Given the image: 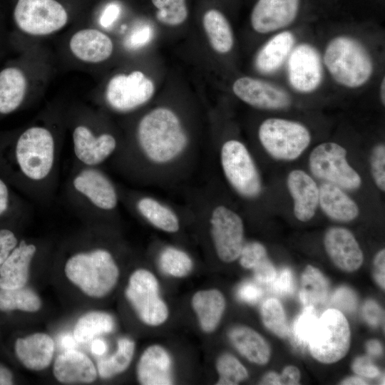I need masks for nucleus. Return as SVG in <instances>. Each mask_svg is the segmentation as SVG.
<instances>
[{
	"label": "nucleus",
	"mask_w": 385,
	"mask_h": 385,
	"mask_svg": "<svg viewBox=\"0 0 385 385\" xmlns=\"http://www.w3.org/2000/svg\"><path fill=\"white\" fill-rule=\"evenodd\" d=\"M72 54L88 63H98L107 60L113 51L111 38L103 32L91 28L74 33L69 41Z\"/></svg>",
	"instance_id": "a211bd4d"
},
{
	"label": "nucleus",
	"mask_w": 385,
	"mask_h": 385,
	"mask_svg": "<svg viewBox=\"0 0 385 385\" xmlns=\"http://www.w3.org/2000/svg\"><path fill=\"white\" fill-rule=\"evenodd\" d=\"M14 18L22 32L43 36L63 29L68 23V15L56 0H18Z\"/></svg>",
	"instance_id": "1a4fd4ad"
},
{
	"label": "nucleus",
	"mask_w": 385,
	"mask_h": 385,
	"mask_svg": "<svg viewBox=\"0 0 385 385\" xmlns=\"http://www.w3.org/2000/svg\"><path fill=\"white\" fill-rule=\"evenodd\" d=\"M64 271L67 278L82 292L96 298L108 294L119 277L112 255L103 249L73 255L67 260Z\"/></svg>",
	"instance_id": "7ed1b4c3"
},
{
	"label": "nucleus",
	"mask_w": 385,
	"mask_h": 385,
	"mask_svg": "<svg viewBox=\"0 0 385 385\" xmlns=\"http://www.w3.org/2000/svg\"><path fill=\"white\" fill-rule=\"evenodd\" d=\"M220 161L227 180L239 195L255 198L261 193L260 173L242 143L237 140L226 141L221 148Z\"/></svg>",
	"instance_id": "0eeeda50"
},
{
	"label": "nucleus",
	"mask_w": 385,
	"mask_h": 385,
	"mask_svg": "<svg viewBox=\"0 0 385 385\" xmlns=\"http://www.w3.org/2000/svg\"><path fill=\"white\" fill-rule=\"evenodd\" d=\"M287 75L292 87L301 93H310L320 85L323 69L321 56L310 44L293 48L288 56Z\"/></svg>",
	"instance_id": "ddd939ff"
},
{
	"label": "nucleus",
	"mask_w": 385,
	"mask_h": 385,
	"mask_svg": "<svg viewBox=\"0 0 385 385\" xmlns=\"http://www.w3.org/2000/svg\"><path fill=\"white\" fill-rule=\"evenodd\" d=\"M15 352L21 363L28 369L41 371L47 368L53 359L54 343L45 333H35L15 342Z\"/></svg>",
	"instance_id": "5701e85b"
},
{
	"label": "nucleus",
	"mask_w": 385,
	"mask_h": 385,
	"mask_svg": "<svg viewBox=\"0 0 385 385\" xmlns=\"http://www.w3.org/2000/svg\"><path fill=\"white\" fill-rule=\"evenodd\" d=\"M347 319L337 309H328L320 317L309 337L312 356L323 364H333L347 354L350 346Z\"/></svg>",
	"instance_id": "20e7f679"
},
{
	"label": "nucleus",
	"mask_w": 385,
	"mask_h": 385,
	"mask_svg": "<svg viewBox=\"0 0 385 385\" xmlns=\"http://www.w3.org/2000/svg\"><path fill=\"white\" fill-rule=\"evenodd\" d=\"M9 191L7 185L0 178V216L4 215L9 207Z\"/></svg>",
	"instance_id": "6e6d98bb"
},
{
	"label": "nucleus",
	"mask_w": 385,
	"mask_h": 385,
	"mask_svg": "<svg viewBox=\"0 0 385 385\" xmlns=\"http://www.w3.org/2000/svg\"><path fill=\"white\" fill-rule=\"evenodd\" d=\"M385 250H381L374 257L373 275L376 282L383 289L385 287Z\"/></svg>",
	"instance_id": "3c124183"
},
{
	"label": "nucleus",
	"mask_w": 385,
	"mask_h": 385,
	"mask_svg": "<svg viewBox=\"0 0 385 385\" xmlns=\"http://www.w3.org/2000/svg\"><path fill=\"white\" fill-rule=\"evenodd\" d=\"M191 304L202 331L214 332L225 309L226 302L222 293L216 289L197 291L192 296Z\"/></svg>",
	"instance_id": "393cba45"
},
{
	"label": "nucleus",
	"mask_w": 385,
	"mask_h": 385,
	"mask_svg": "<svg viewBox=\"0 0 385 385\" xmlns=\"http://www.w3.org/2000/svg\"><path fill=\"white\" fill-rule=\"evenodd\" d=\"M17 245L18 240L11 230L0 229V268Z\"/></svg>",
	"instance_id": "a18cd8bd"
},
{
	"label": "nucleus",
	"mask_w": 385,
	"mask_h": 385,
	"mask_svg": "<svg viewBox=\"0 0 385 385\" xmlns=\"http://www.w3.org/2000/svg\"><path fill=\"white\" fill-rule=\"evenodd\" d=\"M210 224L218 258L226 263L238 259L245 244L244 225L240 215L224 205H218L211 212Z\"/></svg>",
	"instance_id": "f8f14e48"
},
{
	"label": "nucleus",
	"mask_w": 385,
	"mask_h": 385,
	"mask_svg": "<svg viewBox=\"0 0 385 385\" xmlns=\"http://www.w3.org/2000/svg\"><path fill=\"white\" fill-rule=\"evenodd\" d=\"M329 286L324 274L316 267L308 265L301 278L299 298L306 306L323 303L329 294Z\"/></svg>",
	"instance_id": "2f4dec72"
},
{
	"label": "nucleus",
	"mask_w": 385,
	"mask_h": 385,
	"mask_svg": "<svg viewBox=\"0 0 385 385\" xmlns=\"http://www.w3.org/2000/svg\"><path fill=\"white\" fill-rule=\"evenodd\" d=\"M73 142L76 156L88 165L102 163L116 148V140L112 135L103 133L96 136L89 128L83 125L75 128Z\"/></svg>",
	"instance_id": "f3484780"
},
{
	"label": "nucleus",
	"mask_w": 385,
	"mask_h": 385,
	"mask_svg": "<svg viewBox=\"0 0 385 385\" xmlns=\"http://www.w3.org/2000/svg\"><path fill=\"white\" fill-rule=\"evenodd\" d=\"M334 304L345 310H352L356 305V297L349 288H339L333 296Z\"/></svg>",
	"instance_id": "8fccbe9b"
},
{
	"label": "nucleus",
	"mask_w": 385,
	"mask_h": 385,
	"mask_svg": "<svg viewBox=\"0 0 385 385\" xmlns=\"http://www.w3.org/2000/svg\"><path fill=\"white\" fill-rule=\"evenodd\" d=\"M287 183L294 200V213L296 218L302 222L311 220L319 205V188L317 183L301 170L291 171Z\"/></svg>",
	"instance_id": "412c9836"
},
{
	"label": "nucleus",
	"mask_w": 385,
	"mask_h": 385,
	"mask_svg": "<svg viewBox=\"0 0 385 385\" xmlns=\"http://www.w3.org/2000/svg\"><path fill=\"white\" fill-rule=\"evenodd\" d=\"M326 252L340 270L352 272L360 268L364 262L363 252L353 234L346 228H329L324 237Z\"/></svg>",
	"instance_id": "dca6fc26"
},
{
	"label": "nucleus",
	"mask_w": 385,
	"mask_h": 385,
	"mask_svg": "<svg viewBox=\"0 0 385 385\" xmlns=\"http://www.w3.org/2000/svg\"><path fill=\"white\" fill-rule=\"evenodd\" d=\"M341 384H345V385H364L367 384V383L361 377L357 376H351L344 379L342 381Z\"/></svg>",
	"instance_id": "e2e57ef3"
},
{
	"label": "nucleus",
	"mask_w": 385,
	"mask_h": 385,
	"mask_svg": "<svg viewBox=\"0 0 385 385\" xmlns=\"http://www.w3.org/2000/svg\"><path fill=\"white\" fill-rule=\"evenodd\" d=\"M76 341L74 337L71 334H66L61 339V345L66 350L74 349Z\"/></svg>",
	"instance_id": "680f3d73"
},
{
	"label": "nucleus",
	"mask_w": 385,
	"mask_h": 385,
	"mask_svg": "<svg viewBox=\"0 0 385 385\" xmlns=\"http://www.w3.org/2000/svg\"><path fill=\"white\" fill-rule=\"evenodd\" d=\"M137 376L143 385L172 384V360L166 349L158 344L146 348L138 363Z\"/></svg>",
	"instance_id": "aec40b11"
},
{
	"label": "nucleus",
	"mask_w": 385,
	"mask_h": 385,
	"mask_svg": "<svg viewBox=\"0 0 385 385\" xmlns=\"http://www.w3.org/2000/svg\"><path fill=\"white\" fill-rule=\"evenodd\" d=\"M319 203L323 212L337 221H351L359 213L356 203L342 188L329 183L319 188Z\"/></svg>",
	"instance_id": "cd10ccee"
},
{
	"label": "nucleus",
	"mask_w": 385,
	"mask_h": 385,
	"mask_svg": "<svg viewBox=\"0 0 385 385\" xmlns=\"http://www.w3.org/2000/svg\"><path fill=\"white\" fill-rule=\"evenodd\" d=\"M255 277L260 283H271L277 272L271 261L266 257L252 269Z\"/></svg>",
	"instance_id": "de8ad7c7"
},
{
	"label": "nucleus",
	"mask_w": 385,
	"mask_h": 385,
	"mask_svg": "<svg viewBox=\"0 0 385 385\" xmlns=\"http://www.w3.org/2000/svg\"><path fill=\"white\" fill-rule=\"evenodd\" d=\"M294 36L289 31L272 36L258 51L255 58V67L264 74L277 71L288 58L294 45Z\"/></svg>",
	"instance_id": "a878e982"
},
{
	"label": "nucleus",
	"mask_w": 385,
	"mask_h": 385,
	"mask_svg": "<svg viewBox=\"0 0 385 385\" xmlns=\"http://www.w3.org/2000/svg\"><path fill=\"white\" fill-rule=\"evenodd\" d=\"M73 185L78 192L100 209L113 210L118 204V195L113 183L101 171L82 170L74 178Z\"/></svg>",
	"instance_id": "6ab92c4d"
},
{
	"label": "nucleus",
	"mask_w": 385,
	"mask_h": 385,
	"mask_svg": "<svg viewBox=\"0 0 385 385\" xmlns=\"http://www.w3.org/2000/svg\"><path fill=\"white\" fill-rule=\"evenodd\" d=\"M125 293L145 324L159 326L167 320L168 308L160 296L158 279L150 271L138 269L133 272Z\"/></svg>",
	"instance_id": "9d476101"
},
{
	"label": "nucleus",
	"mask_w": 385,
	"mask_h": 385,
	"mask_svg": "<svg viewBox=\"0 0 385 385\" xmlns=\"http://www.w3.org/2000/svg\"><path fill=\"white\" fill-rule=\"evenodd\" d=\"M41 301L38 295L28 287L12 289L0 288V310H21L35 312L40 309Z\"/></svg>",
	"instance_id": "f704fd0d"
},
{
	"label": "nucleus",
	"mask_w": 385,
	"mask_h": 385,
	"mask_svg": "<svg viewBox=\"0 0 385 385\" xmlns=\"http://www.w3.org/2000/svg\"><path fill=\"white\" fill-rule=\"evenodd\" d=\"M36 252V246L24 240L17 245L0 268L1 289H12L26 285Z\"/></svg>",
	"instance_id": "b1692460"
},
{
	"label": "nucleus",
	"mask_w": 385,
	"mask_h": 385,
	"mask_svg": "<svg viewBox=\"0 0 385 385\" xmlns=\"http://www.w3.org/2000/svg\"><path fill=\"white\" fill-rule=\"evenodd\" d=\"M159 265L165 273L175 277L188 275L193 267L191 257L183 250L174 247H168L161 252Z\"/></svg>",
	"instance_id": "c9c22d12"
},
{
	"label": "nucleus",
	"mask_w": 385,
	"mask_h": 385,
	"mask_svg": "<svg viewBox=\"0 0 385 385\" xmlns=\"http://www.w3.org/2000/svg\"><path fill=\"white\" fill-rule=\"evenodd\" d=\"M301 7V0H257L250 14L252 29L267 34L282 29L294 22Z\"/></svg>",
	"instance_id": "2eb2a0df"
},
{
	"label": "nucleus",
	"mask_w": 385,
	"mask_h": 385,
	"mask_svg": "<svg viewBox=\"0 0 385 385\" xmlns=\"http://www.w3.org/2000/svg\"><path fill=\"white\" fill-rule=\"evenodd\" d=\"M346 155V150L337 143H321L309 155L310 170L316 178L342 189L356 190L361 185V179L347 162Z\"/></svg>",
	"instance_id": "6e6552de"
},
{
	"label": "nucleus",
	"mask_w": 385,
	"mask_h": 385,
	"mask_svg": "<svg viewBox=\"0 0 385 385\" xmlns=\"http://www.w3.org/2000/svg\"><path fill=\"white\" fill-rule=\"evenodd\" d=\"M260 384L279 385L280 384L279 374L273 371L268 372L262 377Z\"/></svg>",
	"instance_id": "052dcab7"
},
{
	"label": "nucleus",
	"mask_w": 385,
	"mask_h": 385,
	"mask_svg": "<svg viewBox=\"0 0 385 385\" xmlns=\"http://www.w3.org/2000/svg\"><path fill=\"white\" fill-rule=\"evenodd\" d=\"M53 374L63 384H88L97 378V369L92 361L76 349L66 350L56 357Z\"/></svg>",
	"instance_id": "4be33fe9"
},
{
	"label": "nucleus",
	"mask_w": 385,
	"mask_h": 385,
	"mask_svg": "<svg viewBox=\"0 0 385 385\" xmlns=\"http://www.w3.org/2000/svg\"><path fill=\"white\" fill-rule=\"evenodd\" d=\"M108 349L106 343L100 339H95L91 344V351L96 355H103Z\"/></svg>",
	"instance_id": "bf43d9fd"
},
{
	"label": "nucleus",
	"mask_w": 385,
	"mask_h": 385,
	"mask_svg": "<svg viewBox=\"0 0 385 385\" xmlns=\"http://www.w3.org/2000/svg\"><path fill=\"white\" fill-rule=\"evenodd\" d=\"M120 13V8L116 4H111L104 9L100 23L103 27L110 26L118 18Z\"/></svg>",
	"instance_id": "5fc2aeb1"
},
{
	"label": "nucleus",
	"mask_w": 385,
	"mask_h": 385,
	"mask_svg": "<svg viewBox=\"0 0 385 385\" xmlns=\"http://www.w3.org/2000/svg\"><path fill=\"white\" fill-rule=\"evenodd\" d=\"M114 327L115 321L111 314L93 311L79 318L74 328L73 337L77 342L84 343L96 335L111 332Z\"/></svg>",
	"instance_id": "473e14b6"
},
{
	"label": "nucleus",
	"mask_w": 385,
	"mask_h": 385,
	"mask_svg": "<svg viewBox=\"0 0 385 385\" xmlns=\"http://www.w3.org/2000/svg\"><path fill=\"white\" fill-rule=\"evenodd\" d=\"M203 27L212 48L220 53L229 52L234 43L233 33L225 15L217 9L207 10L202 17Z\"/></svg>",
	"instance_id": "c756f323"
},
{
	"label": "nucleus",
	"mask_w": 385,
	"mask_h": 385,
	"mask_svg": "<svg viewBox=\"0 0 385 385\" xmlns=\"http://www.w3.org/2000/svg\"><path fill=\"white\" fill-rule=\"evenodd\" d=\"M258 137L272 157L282 160L297 159L311 140L309 131L304 125L277 118L264 120L260 125Z\"/></svg>",
	"instance_id": "423d86ee"
},
{
	"label": "nucleus",
	"mask_w": 385,
	"mask_h": 385,
	"mask_svg": "<svg viewBox=\"0 0 385 385\" xmlns=\"http://www.w3.org/2000/svg\"><path fill=\"white\" fill-rule=\"evenodd\" d=\"M371 173L376 185L385 190V146L384 143L376 145L370 157Z\"/></svg>",
	"instance_id": "79ce46f5"
},
{
	"label": "nucleus",
	"mask_w": 385,
	"mask_h": 385,
	"mask_svg": "<svg viewBox=\"0 0 385 385\" xmlns=\"http://www.w3.org/2000/svg\"><path fill=\"white\" fill-rule=\"evenodd\" d=\"M154 83L140 71L118 73L108 81L105 96L107 103L118 112H129L146 103L153 96Z\"/></svg>",
	"instance_id": "9b49d317"
},
{
	"label": "nucleus",
	"mask_w": 385,
	"mask_h": 385,
	"mask_svg": "<svg viewBox=\"0 0 385 385\" xmlns=\"http://www.w3.org/2000/svg\"><path fill=\"white\" fill-rule=\"evenodd\" d=\"M232 91L241 101L259 109L282 110L289 107L292 103L290 96L282 88L252 77L237 78Z\"/></svg>",
	"instance_id": "4468645a"
},
{
	"label": "nucleus",
	"mask_w": 385,
	"mask_h": 385,
	"mask_svg": "<svg viewBox=\"0 0 385 385\" xmlns=\"http://www.w3.org/2000/svg\"><path fill=\"white\" fill-rule=\"evenodd\" d=\"M27 89L24 73L16 67H7L0 71V113L9 114L23 102Z\"/></svg>",
	"instance_id": "c85d7f7f"
},
{
	"label": "nucleus",
	"mask_w": 385,
	"mask_h": 385,
	"mask_svg": "<svg viewBox=\"0 0 385 385\" xmlns=\"http://www.w3.org/2000/svg\"><path fill=\"white\" fill-rule=\"evenodd\" d=\"M262 321L265 327L279 338H285L288 334L284 310L275 298L266 299L260 309Z\"/></svg>",
	"instance_id": "e433bc0d"
},
{
	"label": "nucleus",
	"mask_w": 385,
	"mask_h": 385,
	"mask_svg": "<svg viewBox=\"0 0 385 385\" xmlns=\"http://www.w3.org/2000/svg\"><path fill=\"white\" fill-rule=\"evenodd\" d=\"M228 337L237 351L248 361L259 365L268 363L271 354L270 345L255 329L237 326L230 330Z\"/></svg>",
	"instance_id": "bb28decb"
},
{
	"label": "nucleus",
	"mask_w": 385,
	"mask_h": 385,
	"mask_svg": "<svg viewBox=\"0 0 385 385\" xmlns=\"http://www.w3.org/2000/svg\"><path fill=\"white\" fill-rule=\"evenodd\" d=\"M153 34L154 31L151 26L142 25L130 34L125 43L130 48H139L153 39Z\"/></svg>",
	"instance_id": "37998d69"
},
{
	"label": "nucleus",
	"mask_w": 385,
	"mask_h": 385,
	"mask_svg": "<svg viewBox=\"0 0 385 385\" xmlns=\"http://www.w3.org/2000/svg\"><path fill=\"white\" fill-rule=\"evenodd\" d=\"M352 370L358 375L368 378H374L379 374V370L368 356H359L355 359L351 365Z\"/></svg>",
	"instance_id": "49530a36"
},
{
	"label": "nucleus",
	"mask_w": 385,
	"mask_h": 385,
	"mask_svg": "<svg viewBox=\"0 0 385 385\" xmlns=\"http://www.w3.org/2000/svg\"><path fill=\"white\" fill-rule=\"evenodd\" d=\"M135 351V342L128 338L118 341V348L115 354L98 361L97 371L103 379L113 377L129 366Z\"/></svg>",
	"instance_id": "72a5a7b5"
},
{
	"label": "nucleus",
	"mask_w": 385,
	"mask_h": 385,
	"mask_svg": "<svg viewBox=\"0 0 385 385\" xmlns=\"http://www.w3.org/2000/svg\"><path fill=\"white\" fill-rule=\"evenodd\" d=\"M13 374L5 366L0 364V385L13 384Z\"/></svg>",
	"instance_id": "13d9d810"
},
{
	"label": "nucleus",
	"mask_w": 385,
	"mask_h": 385,
	"mask_svg": "<svg viewBox=\"0 0 385 385\" xmlns=\"http://www.w3.org/2000/svg\"><path fill=\"white\" fill-rule=\"evenodd\" d=\"M266 257H267V254L264 245L258 242L252 241L244 244L238 258H240L242 267L252 270Z\"/></svg>",
	"instance_id": "a19ab883"
},
{
	"label": "nucleus",
	"mask_w": 385,
	"mask_h": 385,
	"mask_svg": "<svg viewBox=\"0 0 385 385\" xmlns=\"http://www.w3.org/2000/svg\"><path fill=\"white\" fill-rule=\"evenodd\" d=\"M385 78L382 79L380 88V96L383 105L385 104Z\"/></svg>",
	"instance_id": "0e129e2a"
},
{
	"label": "nucleus",
	"mask_w": 385,
	"mask_h": 385,
	"mask_svg": "<svg viewBox=\"0 0 385 385\" xmlns=\"http://www.w3.org/2000/svg\"><path fill=\"white\" fill-rule=\"evenodd\" d=\"M363 315L370 325L376 326L382 317V311L376 302L370 299L364 304Z\"/></svg>",
	"instance_id": "603ef678"
},
{
	"label": "nucleus",
	"mask_w": 385,
	"mask_h": 385,
	"mask_svg": "<svg viewBox=\"0 0 385 385\" xmlns=\"http://www.w3.org/2000/svg\"><path fill=\"white\" fill-rule=\"evenodd\" d=\"M219 378L217 385H237L248 378V372L242 364L233 355L225 353L216 361Z\"/></svg>",
	"instance_id": "4c0bfd02"
},
{
	"label": "nucleus",
	"mask_w": 385,
	"mask_h": 385,
	"mask_svg": "<svg viewBox=\"0 0 385 385\" xmlns=\"http://www.w3.org/2000/svg\"><path fill=\"white\" fill-rule=\"evenodd\" d=\"M280 384L295 385L298 384L301 378L299 369L294 366H286L279 375Z\"/></svg>",
	"instance_id": "864d4df0"
},
{
	"label": "nucleus",
	"mask_w": 385,
	"mask_h": 385,
	"mask_svg": "<svg viewBox=\"0 0 385 385\" xmlns=\"http://www.w3.org/2000/svg\"><path fill=\"white\" fill-rule=\"evenodd\" d=\"M137 140L147 160L160 165L175 161L188 145V136L180 119L165 107L155 108L140 119Z\"/></svg>",
	"instance_id": "f257e3e1"
},
{
	"label": "nucleus",
	"mask_w": 385,
	"mask_h": 385,
	"mask_svg": "<svg viewBox=\"0 0 385 385\" xmlns=\"http://www.w3.org/2000/svg\"><path fill=\"white\" fill-rule=\"evenodd\" d=\"M54 139L42 126H32L18 138L15 157L21 172L29 179L41 180L50 173L54 161Z\"/></svg>",
	"instance_id": "39448f33"
},
{
	"label": "nucleus",
	"mask_w": 385,
	"mask_h": 385,
	"mask_svg": "<svg viewBox=\"0 0 385 385\" xmlns=\"http://www.w3.org/2000/svg\"><path fill=\"white\" fill-rule=\"evenodd\" d=\"M318 317L314 306H306L296 317L292 326V334L296 343L307 345V342Z\"/></svg>",
	"instance_id": "ea45409f"
},
{
	"label": "nucleus",
	"mask_w": 385,
	"mask_h": 385,
	"mask_svg": "<svg viewBox=\"0 0 385 385\" xmlns=\"http://www.w3.org/2000/svg\"><path fill=\"white\" fill-rule=\"evenodd\" d=\"M156 8V18L160 23L175 26L182 24L188 18L186 0H151Z\"/></svg>",
	"instance_id": "58836bf2"
},
{
	"label": "nucleus",
	"mask_w": 385,
	"mask_h": 385,
	"mask_svg": "<svg viewBox=\"0 0 385 385\" xmlns=\"http://www.w3.org/2000/svg\"><path fill=\"white\" fill-rule=\"evenodd\" d=\"M262 289L253 282H246L242 284L237 290V296L242 301L253 304L262 296Z\"/></svg>",
	"instance_id": "09e8293b"
},
{
	"label": "nucleus",
	"mask_w": 385,
	"mask_h": 385,
	"mask_svg": "<svg viewBox=\"0 0 385 385\" xmlns=\"http://www.w3.org/2000/svg\"><path fill=\"white\" fill-rule=\"evenodd\" d=\"M324 62L334 81L347 88L363 86L373 73V61L367 49L347 36H337L329 41Z\"/></svg>",
	"instance_id": "f03ea898"
},
{
	"label": "nucleus",
	"mask_w": 385,
	"mask_h": 385,
	"mask_svg": "<svg viewBox=\"0 0 385 385\" xmlns=\"http://www.w3.org/2000/svg\"><path fill=\"white\" fill-rule=\"evenodd\" d=\"M271 283L272 290L278 294H290L294 291L293 276L287 268L282 270Z\"/></svg>",
	"instance_id": "c03bdc74"
},
{
	"label": "nucleus",
	"mask_w": 385,
	"mask_h": 385,
	"mask_svg": "<svg viewBox=\"0 0 385 385\" xmlns=\"http://www.w3.org/2000/svg\"><path fill=\"white\" fill-rule=\"evenodd\" d=\"M137 208L153 227L170 233L179 230L180 220L178 215L158 200L150 197H142L137 202Z\"/></svg>",
	"instance_id": "7c9ffc66"
},
{
	"label": "nucleus",
	"mask_w": 385,
	"mask_h": 385,
	"mask_svg": "<svg viewBox=\"0 0 385 385\" xmlns=\"http://www.w3.org/2000/svg\"><path fill=\"white\" fill-rule=\"evenodd\" d=\"M366 348L368 353L374 356H377L382 353V346L379 341L376 339H371L366 344Z\"/></svg>",
	"instance_id": "4d7b16f0"
}]
</instances>
